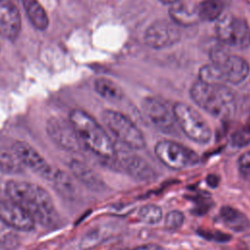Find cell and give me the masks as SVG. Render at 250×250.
<instances>
[{
    "label": "cell",
    "instance_id": "6da1fadb",
    "mask_svg": "<svg viewBox=\"0 0 250 250\" xmlns=\"http://www.w3.org/2000/svg\"><path fill=\"white\" fill-rule=\"evenodd\" d=\"M5 191L10 199L21 205L35 221L45 227L53 226L57 213L52 197L42 187L20 180L6 183Z\"/></svg>",
    "mask_w": 250,
    "mask_h": 250
},
{
    "label": "cell",
    "instance_id": "7a4b0ae2",
    "mask_svg": "<svg viewBox=\"0 0 250 250\" xmlns=\"http://www.w3.org/2000/svg\"><path fill=\"white\" fill-rule=\"evenodd\" d=\"M68 120L84 147L104 161H115L117 149L106 131L93 116L75 108L70 111Z\"/></svg>",
    "mask_w": 250,
    "mask_h": 250
},
{
    "label": "cell",
    "instance_id": "3957f363",
    "mask_svg": "<svg viewBox=\"0 0 250 250\" xmlns=\"http://www.w3.org/2000/svg\"><path fill=\"white\" fill-rule=\"evenodd\" d=\"M211 63L199 69V80L214 84H239L249 74V64L241 57L230 55L224 47L210 51Z\"/></svg>",
    "mask_w": 250,
    "mask_h": 250
},
{
    "label": "cell",
    "instance_id": "277c9868",
    "mask_svg": "<svg viewBox=\"0 0 250 250\" xmlns=\"http://www.w3.org/2000/svg\"><path fill=\"white\" fill-rule=\"evenodd\" d=\"M189 94L195 104L214 117L229 119L235 114V96L224 84L207 83L198 79L192 84Z\"/></svg>",
    "mask_w": 250,
    "mask_h": 250
},
{
    "label": "cell",
    "instance_id": "5b68a950",
    "mask_svg": "<svg viewBox=\"0 0 250 250\" xmlns=\"http://www.w3.org/2000/svg\"><path fill=\"white\" fill-rule=\"evenodd\" d=\"M101 117L105 127L122 145L132 150H142L146 147V142L143 132L128 116L117 110L104 109Z\"/></svg>",
    "mask_w": 250,
    "mask_h": 250
},
{
    "label": "cell",
    "instance_id": "8992f818",
    "mask_svg": "<svg viewBox=\"0 0 250 250\" xmlns=\"http://www.w3.org/2000/svg\"><path fill=\"white\" fill-rule=\"evenodd\" d=\"M172 112L177 126L190 141L207 145L212 139V130L202 115L186 103L178 102L173 105Z\"/></svg>",
    "mask_w": 250,
    "mask_h": 250
},
{
    "label": "cell",
    "instance_id": "52a82bcc",
    "mask_svg": "<svg viewBox=\"0 0 250 250\" xmlns=\"http://www.w3.org/2000/svg\"><path fill=\"white\" fill-rule=\"evenodd\" d=\"M156 158L171 170H184L197 165L198 154L191 148L173 140H160L154 146Z\"/></svg>",
    "mask_w": 250,
    "mask_h": 250
},
{
    "label": "cell",
    "instance_id": "ba28073f",
    "mask_svg": "<svg viewBox=\"0 0 250 250\" xmlns=\"http://www.w3.org/2000/svg\"><path fill=\"white\" fill-rule=\"evenodd\" d=\"M216 33L219 40L228 47L243 50L250 46V28L242 18L231 14L220 16L216 23Z\"/></svg>",
    "mask_w": 250,
    "mask_h": 250
},
{
    "label": "cell",
    "instance_id": "9c48e42d",
    "mask_svg": "<svg viewBox=\"0 0 250 250\" xmlns=\"http://www.w3.org/2000/svg\"><path fill=\"white\" fill-rule=\"evenodd\" d=\"M181 38L179 25L173 21L158 20L152 22L146 30L145 42L153 49L171 47Z\"/></svg>",
    "mask_w": 250,
    "mask_h": 250
},
{
    "label": "cell",
    "instance_id": "30bf717a",
    "mask_svg": "<svg viewBox=\"0 0 250 250\" xmlns=\"http://www.w3.org/2000/svg\"><path fill=\"white\" fill-rule=\"evenodd\" d=\"M46 131L51 140L64 150L77 152L83 146L69 120L52 117L47 121Z\"/></svg>",
    "mask_w": 250,
    "mask_h": 250
},
{
    "label": "cell",
    "instance_id": "8fae6325",
    "mask_svg": "<svg viewBox=\"0 0 250 250\" xmlns=\"http://www.w3.org/2000/svg\"><path fill=\"white\" fill-rule=\"evenodd\" d=\"M142 110L146 118L161 132L172 134L176 128L173 112L160 100L146 97L142 102Z\"/></svg>",
    "mask_w": 250,
    "mask_h": 250
},
{
    "label": "cell",
    "instance_id": "7c38bea8",
    "mask_svg": "<svg viewBox=\"0 0 250 250\" xmlns=\"http://www.w3.org/2000/svg\"><path fill=\"white\" fill-rule=\"evenodd\" d=\"M12 148L24 167L30 169L43 179L52 180L55 171L33 146L25 142L17 141L13 144Z\"/></svg>",
    "mask_w": 250,
    "mask_h": 250
},
{
    "label": "cell",
    "instance_id": "4fadbf2b",
    "mask_svg": "<svg viewBox=\"0 0 250 250\" xmlns=\"http://www.w3.org/2000/svg\"><path fill=\"white\" fill-rule=\"evenodd\" d=\"M115 161L133 179L139 182H150L156 179L157 174L150 164L135 152L117 150Z\"/></svg>",
    "mask_w": 250,
    "mask_h": 250
},
{
    "label": "cell",
    "instance_id": "5bb4252c",
    "mask_svg": "<svg viewBox=\"0 0 250 250\" xmlns=\"http://www.w3.org/2000/svg\"><path fill=\"white\" fill-rule=\"evenodd\" d=\"M0 219L17 230L30 231L35 227L34 219L10 198L0 200Z\"/></svg>",
    "mask_w": 250,
    "mask_h": 250
},
{
    "label": "cell",
    "instance_id": "9a60e30c",
    "mask_svg": "<svg viewBox=\"0 0 250 250\" xmlns=\"http://www.w3.org/2000/svg\"><path fill=\"white\" fill-rule=\"evenodd\" d=\"M21 28V13L17 6L8 0L0 1V35L13 41L18 38Z\"/></svg>",
    "mask_w": 250,
    "mask_h": 250
},
{
    "label": "cell",
    "instance_id": "2e32d148",
    "mask_svg": "<svg viewBox=\"0 0 250 250\" xmlns=\"http://www.w3.org/2000/svg\"><path fill=\"white\" fill-rule=\"evenodd\" d=\"M69 168L72 175L89 189L93 191H103L105 189L106 186L103 178L85 162L72 159L69 162Z\"/></svg>",
    "mask_w": 250,
    "mask_h": 250
},
{
    "label": "cell",
    "instance_id": "e0dca14e",
    "mask_svg": "<svg viewBox=\"0 0 250 250\" xmlns=\"http://www.w3.org/2000/svg\"><path fill=\"white\" fill-rule=\"evenodd\" d=\"M170 6V18L178 25L189 26L197 23L201 20L198 4L187 0H180Z\"/></svg>",
    "mask_w": 250,
    "mask_h": 250
},
{
    "label": "cell",
    "instance_id": "ac0fdd59",
    "mask_svg": "<svg viewBox=\"0 0 250 250\" xmlns=\"http://www.w3.org/2000/svg\"><path fill=\"white\" fill-rule=\"evenodd\" d=\"M219 215L223 224L232 231L243 232L250 229V220L248 217L232 206H222Z\"/></svg>",
    "mask_w": 250,
    "mask_h": 250
},
{
    "label": "cell",
    "instance_id": "d6986e66",
    "mask_svg": "<svg viewBox=\"0 0 250 250\" xmlns=\"http://www.w3.org/2000/svg\"><path fill=\"white\" fill-rule=\"evenodd\" d=\"M22 5L33 26L39 30H45L49 25V19L42 5L37 0H22Z\"/></svg>",
    "mask_w": 250,
    "mask_h": 250
},
{
    "label": "cell",
    "instance_id": "ffe728a7",
    "mask_svg": "<svg viewBox=\"0 0 250 250\" xmlns=\"http://www.w3.org/2000/svg\"><path fill=\"white\" fill-rule=\"evenodd\" d=\"M24 166L13 148L0 147V172L6 175H17L23 171Z\"/></svg>",
    "mask_w": 250,
    "mask_h": 250
},
{
    "label": "cell",
    "instance_id": "44dd1931",
    "mask_svg": "<svg viewBox=\"0 0 250 250\" xmlns=\"http://www.w3.org/2000/svg\"><path fill=\"white\" fill-rule=\"evenodd\" d=\"M57 192L65 199H73L76 194V187L70 175L62 170H57L52 178Z\"/></svg>",
    "mask_w": 250,
    "mask_h": 250
},
{
    "label": "cell",
    "instance_id": "7402d4cb",
    "mask_svg": "<svg viewBox=\"0 0 250 250\" xmlns=\"http://www.w3.org/2000/svg\"><path fill=\"white\" fill-rule=\"evenodd\" d=\"M96 92L108 101H119L123 98V91L114 81L108 78H98L94 84Z\"/></svg>",
    "mask_w": 250,
    "mask_h": 250
},
{
    "label": "cell",
    "instance_id": "603a6c76",
    "mask_svg": "<svg viewBox=\"0 0 250 250\" xmlns=\"http://www.w3.org/2000/svg\"><path fill=\"white\" fill-rule=\"evenodd\" d=\"M20 243L18 230L0 219V247L4 250H16Z\"/></svg>",
    "mask_w": 250,
    "mask_h": 250
},
{
    "label": "cell",
    "instance_id": "cb8c5ba5",
    "mask_svg": "<svg viewBox=\"0 0 250 250\" xmlns=\"http://www.w3.org/2000/svg\"><path fill=\"white\" fill-rule=\"evenodd\" d=\"M198 11L201 20L215 21L222 16L223 1L222 0H203L198 3Z\"/></svg>",
    "mask_w": 250,
    "mask_h": 250
},
{
    "label": "cell",
    "instance_id": "d4e9b609",
    "mask_svg": "<svg viewBox=\"0 0 250 250\" xmlns=\"http://www.w3.org/2000/svg\"><path fill=\"white\" fill-rule=\"evenodd\" d=\"M162 215L161 207L155 204H146L141 206L137 211L138 219L149 225L158 224L162 219Z\"/></svg>",
    "mask_w": 250,
    "mask_h": 250
},
{
    "label": "cell",
    "instance_id": "484cf974",
    "mask_svg": "<svg viewBox=\"0 0 250 250\" xmlns=\"http://www.w3.org/2000/svg\"><path fill=\"white\" fill-rule=\"evenodd\" d=\"M230 146L235 148H242L250 144V126H245L234 131L229 139Z\"/></svg>",
    "mask_w": 250,
    "mask_h": 250
},
{
    "label": "cell",
    "instance_id": "4316f807",
    "mask_svg": "<svg viewBox=\"0 0 250 250\" xmlns=\"http://www.w3.org/2000/svg\"><path fill=\"white\" fill-rule=\"evenodd\" d=\"M104 239V235L100 229H93L86 233L80 242V247L83 250H89L99 245Z\"/></svg>",
    "mask_w": 250,
    "mask_h": 250
},
{
    "label": "cell",
    "instance_id": "83f0119b",
    "mask_svg": "<svg viewBox=\"0 0 250 250\" xmlns=\"http://www.w3.org/2000/svg\"><path fill=\"white\" fill-rule=\"evenodd\" d=\"M184 222H185L184 213L179 210H172L166 214L164 225L166 229L175 230L180 229L184 225Z\"/></svg>",
    "mask_w": 250,
    "mask_h": 250
},
{
    "label": "cell",
    "instance_id": "f1b7e54d",
    "mask_svg": "<svg viewBox=\"0 0 250 250\" xmlns=\"http://www.w3.org/2000/svg\"><path fill=\"white\" fill-rule=\"evenodd\" d=\"M198 235H200L202 238L210 241L215 242H228L231 239V236L229 233L220 231V230H211V229H197Z\"/></svg>",
    "mask_w": 250,
    "mask_h": 250
},
{
    "label": "cell",
    "instance_id": "f546056e",
    "mask_svg": "<svg viewBox=\"0 0 250 250\" xmlns=\"http://www.w3.org/2000/svg\"><path fill=\"white\" fill-rule=\"evenodd\" d=\"M190 200H192L195 203V210L193 212L197 216H201L205 214L211 207V199L209 195L203 192L195 196H190Z\"/></svg>",
    "mask_w": 250,
    "mask_h": 250
},
{
    "label": "cell",
    "instance_id": "4dcf8cb0",
    "mask_svg": "<svg viewBox=\"0 0 250 250\" xmlns=\"http://www.w3.org/2000/svg\"><path fill=\"white\" fill-rule=\"evenodd\" d=\"M239 174L245 180L250 181V150L241 153L237 159Z\"/></svg>",
    "mask_w": 250,
    "mask_h": 250
},
{
    "label": "cell",
    "instance_id": "1f68e13d",
    "mask_svg": "<svg viewBox=\"0 0 250 250\" xmlns=\"http://www.w3.org/2000/svg\"><path fill=\"white\" fill-rule=\"evenodd\" d=\"M206 183L207 185L212 188H215L219 186V183H220V178L215 175V174H209L207 177H206Z\"/></svg>",
    "mask_w": 250,
    "mask_h": 250
},
{
    "label": "cell",
    "instance_id": "d6a6232c",
    "mask_svg": "<svg viewBox=\"0 0 250 250\" xmlns=\"http://www.w3.org/2000/svg\"><path fill=\"white\" fill-rule=\"evenodd\" d=\"M133 250H164V248L158 244H145L134 248Z\"/></svg>",
    "mask_w": 250,
    "mask_h": 250
},
{
    "label": "cell",
    "instance_id": "836d02e7",
    "mask_svg": "<svg viewBox=\"0 0 250 250\" xmlns=\"http://www.w3.org/2000/svg\"><path fill=\"white\" fill-rule=\"evenodd\" d=\"M159 1L162 2L163 4L172 5V4H174V3H176V2H178V1H180V0H159Z\"/></svg>",
    "mask_w": 250,
    "mask_h": 250
},
{
    "label": "cell",
    "instance_id": "e575fe53",
    "mask_svg": "<svg viewBox=\"0 0 250 250\" xmlns=\"http://www.w3.org/2000/svg\"><path fill=\"white\" fill-rule=\"evenodd\" d=\"M0 1H2V0H0Z\"/></svg>",
    "mask_w": 250,
    "mask_h": 250
}]
</instances>
